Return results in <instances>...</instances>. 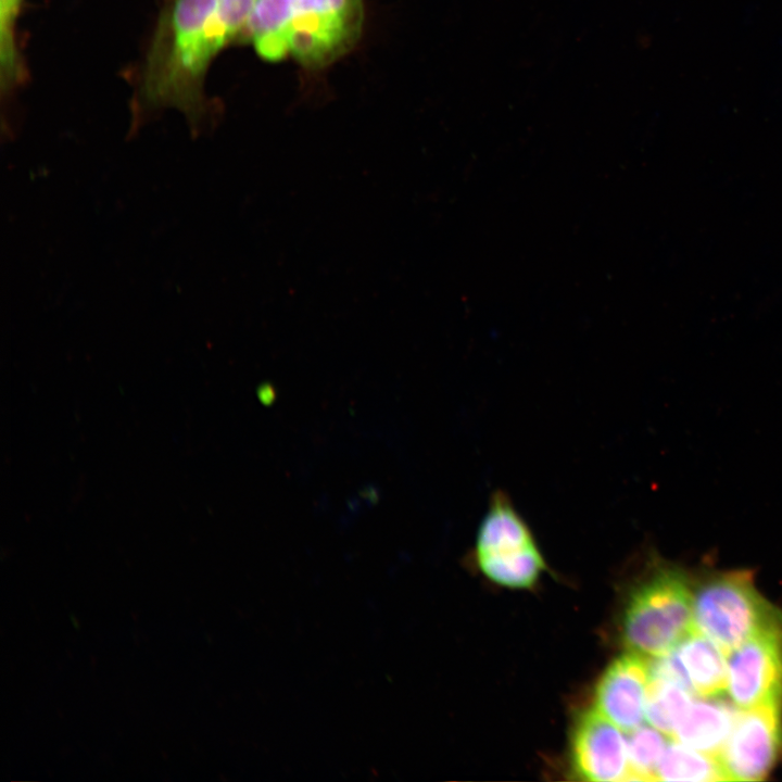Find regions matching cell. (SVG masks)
I'll use <instances>...</instances> for the list:
<instances>
[{"mask_svg":"<svg viewBox=\"0 0 782 782\" xmlns=\"http://www.w3.org/2000/svg\"><path fill=\"white\" fill-rule=\"evenodd\" d=\"M691 703L689 690L673 681L652 676L645 714L655 729L673 736Z\"/></svg>","mask_w":782,"mask_h":782,"instance_id":"obj_13","label":"cell"},{"mask_svg":"<svg viewBox=\"0 0 782 782\" xmlns=\"http://www.w3.org/2000/svg\"><path fill=\"white\" fill-rule=\"evenodd\" d=\"M666 749V740L656 730L636 728L628 741L629 770L627 781H655L657 768Z\"/></svg>","mask_w":782,"mask_h":782,"instance_id":"obj_14","label":"cell"},{"mask_svg":"<svg viewBox=\"0 0 782 782\" xmlns=\"http://www.w3.org/2000/svg\"><path fill=\"white\" fill-rule=\"evenodd\" d=\"M23 0H0V61L2 80L20 76V61L14 39V26Z\"/></svg>","mask_w":782,"mask_h":782,"instance_id":"obj_15","label":"cell"},{"mask_svg":"<svg viewBox=\"0 0 782 782\" xmlns=\"http://www.w3.org/2000/svg\"><path fill=\"white\" fill-rule=\"evenodd\" d=\"M363 17V0H256L247 28L264 59L321 66L355 43Z\"/></svg>","mask_w":782,"mask_h":782,"instance_id":"obj_1","label":"cell"},{"mask_svg":"<svg viewBox=\"0 0 782 782\" xmlns=\"http://www.w3.org/2000/svg\"><path fill=\"white\" fill-rule=\"evenodd\" d=\"M694 629L693 596L685 576L677 569L658 570L626 603L621 632L630 652L665 656Z\"/></svg>","mask_w":782,"mask_h":782,"instance_id":"obj_2","label":"cell"},{"mask_svg":"<svg viewBox=\"0 0 782 782\" xmlns=\"http://www.w3.org/2000/svg\"><path fill=\"white\" fill-rule=\"evenodd\" d=\"M736 715L717 696L704 697L691 703L673 737L691 748L716 756L724 746Z\"/></svg>","mask_w":782,"mask_h":782,"instance_id":"obj_11","label":"cell"},{"mask_svg":"<svg viewBox=\"0 0 782 782\" xmlns=\"http://www.w3.org/2000/svg\"><path fill=\"white\" fill-rule=\"evenodd\" d=\"M652 664L630 652L613 660L595 688L596 709L622 731L640 727L646 708Z\"/></svg>","mask_w":782,"mask_h":782,"instance_id":"obj_9","label":"cell"},{"mask_svg":"<svg viewBox=\"0 0 782 782\" xmlns=\"http://www.w3.org/2000/svg\"><path fill=\"white\" fill-rule=\"evenodd\" d=\"M724 652L694 629L678 646L652 665V676L673 681L702 697L719 696L728 682Z\"/></svg>","mask_w":782,"mask_h":782,"instance_id":"obj_10","label":"cell"},{"mask_svg":"<svg viewBox=\"0 0 782 782\" xmlns=\"http://www.w3.org/2000/svg\"><path fill=\"white\" fill-rule=\"evenodd\" d=\"M256 0H177L169 80L194 79L211 59L247 27Z\"/></svg>","mask_w":782,"mask_h":782,"instance_id":"obj_5","label":"cell"},{"mask_svg":"<svg viewBox=\"0 0 782 782\" xmlns=\"http://www.w3.org/2000/svg\"><path fill=\"white\" fill-rule=\"evenodd\" d=\"M781 743V707L759 706L737 714L724 746L716 755L726 781L762 780Z\"/></svg>","mask_w":782,"mask_h":782,"instance_id":"obj_6","label":"cell"},{"mask_svg":"<svg viewBox=\"0 0 782 782\" xmlns=\"http://www.w3.org/2000/svg\"><path fill=\"white\" fill-rule=\"evenodd\" d=\"M257 393L260 400L265 404H270L276 396L275 390L272 388L270 384L261 386Z\"/></svg>","mask_w":782,"mask_h":782,"instance_id":"obj_16","label":"cell"},{"mask_svg":"<svg viewBox=\"0 0 782 782\" xmlns=\"http://www.w3.org/2000/svg\"><path fill=\"white\" fill-rule=\"evenodd\" d=\"M475 558L488 579L513 589L532 586L546 569L528 524L502 490L491 495L479 525Z\"/></svg>","mask_w":782,"mask_h":782,"instance_id":"obj_4","label":"cell"},{"mask_svg":"<svg viewBox=\"0 0 782 782\" xmlns=\"http://www.w3.org/2000/svg\"><path fill=\"white\" fill-rule=\"evenodd\" d=\"M727 690L743 708L782 705V628L760 633L730 651Z\"/></svg>","mask_w":782,"mask_h":782,"instance_id":"obj_7","label":"cell"},{"mask_svg":"<svg viewBox=\"0 0 782 782\" xmlns=\"http://www.w3.org/2000/svg\"><path fill=\"white\" fill-rule=\"evenodd\" d=\"M657 780L726 781V778L716 756L677 742L666 747L657 768Z\"/></svg>","mask_w":782,"mask_h":782,"instance_id":"obj_12","label":"cell"},{"mask_svg":"<svg viewBox=\"0 0 782 782\" xmlns=\"http://www.w3.org/2000/svg\"><path fill=\"white\" fill-rule=\"evenodd\" d=\"M694 628L726 654L747 640L782 628V613L756 590L751 573L716 576L693 596Z\"/></svg>","mask_w":782,"mask_h":782,"instance_id":"obj_3","label":"cell"},{"mask_svg":"<svg viewBox=\"0 0 782 782\" xmlns=\"http://www.w3.org/2000/svg\"><path fill=\"white\" fill-rule=\"evenodd\" d=\"M571 772L584 781H621L629 770L628 745L619 728L597 709L575 722L570 740Z\"/></svg>","mask_w":782,"mask_h":782,"instance_id":"obj_8","label":"cell"}]
</instances>
